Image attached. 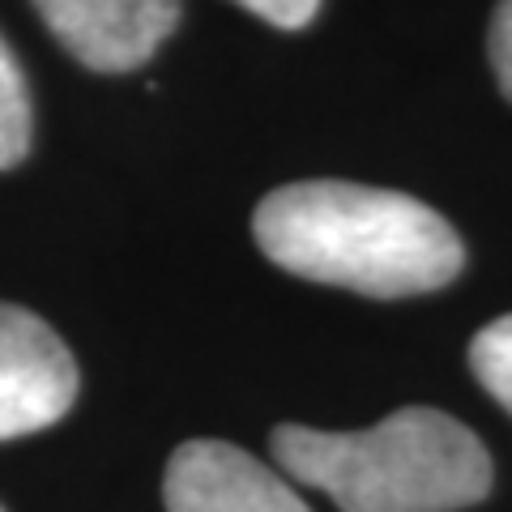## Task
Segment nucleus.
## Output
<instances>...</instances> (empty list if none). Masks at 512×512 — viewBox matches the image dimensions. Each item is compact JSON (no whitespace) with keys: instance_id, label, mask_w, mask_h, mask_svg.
<instances>
[{"instance_id":"5","label":"nucleus","mask_w":512,"mask_h":512,"mask_svg":"<svg viewBox=\"0 0 512 512\" xmlns=\"http://www.w3.org/2000/svg\"><path fill=\"white\" fill-rule=\"evenodd\" d=\"M167 512H312L286 478L227 440H188L163 478Z\"/></svg>"},{"instance_id":"1","label":"nucleus","mask_w":512,"mask_h":512,"mask_svg":"<svg viewBox=\"0 0 512 512\" xmlns=\"http://www.w3.org/2000/svg\"><path fill=\"white\" fill-rule=\"evenodd\" d=\"M252 231L286 274L372 299L440 291L466 265V248L444 214L406 192L350 180L274 188L256 205Z\"/></svg>"},{"instance_id":"4","label":"nucleus","mask_w":512,"mask_h":512,"mask_svg":"<svg viewBox=\"0 0 512 512\" xmlns=\"http://www.w3.org/2000/svg\"><path fill=\"white\" fill-rule=\"evenodd\" d=\"M39 18L77 64L133 73L180 26V0H35Z\"/></svg>"},{"instance_id":"3","label":"nucleus","mask_w":512,"mask_h":512,"mask_svg":"<svg viewBox=\"0 0 512 512\" xmlns=\"http://www.w3.org/2000/svg\"><path fill=\"white\" fill-rule=\"evenodd\" d=\"M77 402V363L56 329L0 303V440L60 423Z\"/></svg>"},{"instance_id":"8","label":"nucleus","mask_w":512,"mask_h":512,"mask_svg":"<svg viewBox=\"0 0 512 512\" xmlns=\"http://www.w3.org/2000/svg\"><path fill=\"white\" fill-rule=\"evenodd\" d=\"M487 56L495 69L500 94L512 103V0H500L491 13V30H487Z\"/></svg>"},{"instance_id":"2","label":"nucleus","mask_w":512,"mask_h":512,"mask_svg":"<svg viewBox=\"0 0 512 512\" xmlns=\"http://www.w3.org/2000/svg\"><path fill=\"white\" fill-rule=\"evenodd\" d=\"M274 461L342 512H457L491 491L483 440L453 414L406 406L367 431H316L282 423Z\"/></svg>"},{"instance_id":"7","label":"nucleus","mask_w":512,"mask_h":512,"mask_svg":"<svg viewBox=\"0 0 512 512\" xmlns=\"http://www.w3.org/2000/svg\"><path fill=\"white\" fill-rule=\"evenodd\" d=\"M470 372L512 414V316L491 320L470 342Z\"/></svg>"},{"instance_id":"6","label":"nucleus","mask_w":512,"mask_h":512,"mask_svg":"<svg viewBox=\"0 0 512 512\" xmlns=\"http://www.w3.org/2000/svg\"><path fill=\"white\" fill-rule=\"evenodd\" d=\"M30 150V86L18 56L0 39V171L18 167Z\"/></svg>"},{"instance_id":"9","label":"nucleus","mask_w":512,"mask_h":512,"mask_svg":"<svg viewBox=\"0 0 512 512\" xmlns=\"http://www.w3.org/2000/svg\"><path fill=\"white\" fill-rule=\"evenodd\" d=\"M235 5L278 30H303L320 13V0H235Z\"/></svg>"}]
</instances>
